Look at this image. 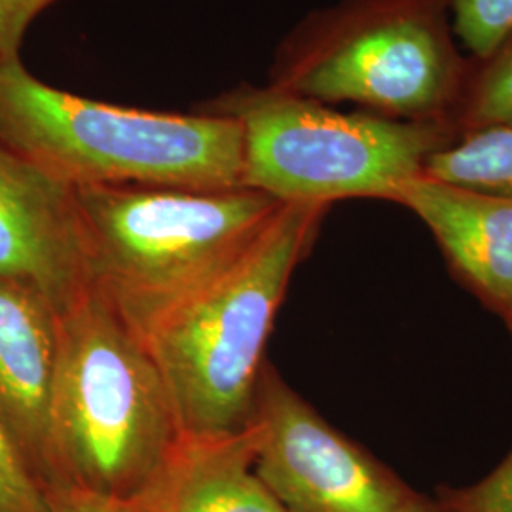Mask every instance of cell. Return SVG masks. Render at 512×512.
I'll use <instances>...</instances> for the list:
<instances>
[{
    "label": "cell",
    "instance_id": "cell-11",
    "mask_svg": "<svg viewBox=\"0 0 512 512\" xmlns=\"http://www.w3.org/2000/svg\"><path fill=\"white\" fill-rule=\"evenodd\" d=\"M256 427L183 435L128 512H289L255 471Z\"/></svg>",
    "mask_w": 512,
    "mask_h": 512
},
{
    "label": "cell",
    "instance_id": "cell-6",
    "mask_svg": "<svg viewBox=\"0 0 512 512\" xmlns=\"http://www.w3.org/2000/svg\"><path fill=\"white\" fill-rule=\"evenodd\" d=\"M207 110L234 116L241 124L243 186L279 202H391L435 152L459 135L448 122L340 112L272 86L230 93Z\"/></svg>",
    "mask_w": 512,
    "mask_h": 512
},
{
    "label": "cell",
    "instance_id": "cell-12",
    "mask_svg": "<svg viewBox=\"0 0 512 512\" xmlns=\"http://www.w3.org/2000/svg\"><path fill=\"white\" fill-rule=\"evenodd\" d=\"M444 183L512 198V122L469 129L435 152L423 171Z\"/></svg>",
    "mask_w": 512,
    "mask_h": 512
},
{
    "label": "cell",
    "instance_id": "cell-14",
    "mask_svg": "<svg viewBox=\"0 0 512 512\" xmlns=\"http://www.w3.org/2000/svg\"><path fill=\"white\" fill-rule=\"evenodd\" d=\"M454 35L471 59L486 57L512 31V0H448Z\"/></svg>",
    "mask_w": 512,
    "mask_h": 512
},
{
    "label": "cell",
    "instance_id": "cell-7",
    "mask_svg": "<svg viewBox=\"0 0 512 512\" xmlns=\"http://www.w3.org/2000/svg\"><path fill=\"white\" fill-rule=\"evenodd\" d=\"M253 423L256 475L289 512H404L416 494L270 366L260 376Z\"/></svg>",
    "mask_w": 512,
    "mask_h": 512
},
{
    "label": "cell",
    "instance_id": "cell-15",
    "mask_svg": "<svg viewBox=\"0 0 512 512\" xmlns=\"http://www.w3.org/2000/svg\"><path fill=\"white\" fill-rule=\"evenodd\" d=\"M0 512H52L46 490L0 418Z\"/></svg>",
    "mask_w": 512,
    "mask_h": 512
},
{
    "label": "cell",
    "instance_id": "cell-1",
    "mask_svg": "<svg viewBox=\"0 0 512 512\" xmlns=\"http://www.w3.org/2000/svg\"><path fill=\"white\" fill-rule=\"evenodd\" d=\"M183 435L147 342L90 289L61 315L44 488L71 484L126 505Z\"/></svg>",
    "mask_w": 512,
    "mask_h": 512
},
{
    "label": "cell",
    "instance_id": "cell-8",
    "mask_svg": "<svg viewBox=\"0 0 512 512\" xmlns=\"http://www.w3.org/2000/svg\"><path fill=\"white\" fill-rule=\"evenodd\" d=\"M0 277L59 315L92 289L76 188L2 139Z\"/></svg>",
    "mask_w": 512,
    "mask_h": 512
},
{
    "label": "cell",
    "instance_id": "cell-2",
    "mask_svg": "<svg viewBox=\"0 0 512 512\" xmlns=\"http://www.w3.org/2000/svg\"><path fill=\"white\" fill-rule=\"evenodd\" d=\"M329 205L285 202L249 247L143 336L184 435L251 425L275 315Z\"/></svg>",
    "mask_w": 512,
    "mask_h": 512
},
{
    "label": "cell",
    "instance_id": "cell-19",
    "mask_svg": "<svg viewBox=\"0 0 512 512\" xmlns=\"http://www.w3.org/2000/svg\"><path fill=\"white\" fill-rule=\"evenodd\" d=\"M404 512H442L439 507H437V503L433 501V499H429V497H425V495L414 494V497L410 499V503L406 505V509Z\"/></svg>",
    "mask_w": 512,
    "mask_h": 512
},
{
    "label": "cell",
    "instance_id": "cell-16",
    "mask_svg": "<svg viewBox=\"0 0 512 512\" xmlns=\"http://www.w3.org/2000/svg\"><path fill=\"white\" fill-rule=\"evenodd\" d=\"M433 501L442 512H512V450L490 475L463 488H440Z\"/></svg>",
    "mask_w": 512,
    "mask_h": 512
},
{
    "label": "cell",
    "instance_id": "cell-9",
    "mask_svg": "<svg viewBox=\"0 0 512 512\" xmlns=\"http://www.w3.org/2000/svg\"><path fill=\"white\" fill-rule=\"evenodd\" d=\"M439 241L469 287L505 315L512 306V198L444 183L425 173L395 192Z\"/></svg>",
    "mask_w": 512,
    "mask_h": 512
},
{
    "label": "cell",
    "instance_id": "cell-20",
    "mask_svg": "<svg viewBox=\"0 0 512 512\" xmlns=\"http://www.w3.org/2000/svg\"><path fill=\"white\" fill-rule=\"evenodd\" d=\"M503 317H505V319H507V323H509V329H511V332H512V306H511V308H509V311H507V313H505V315H503Z\"/></svg>",
    "mask_w": 512,
    "mask_h": 512
},
{
    "label": "cell",
    "instance_id": "cell-5",
    "mask_svg": "<svg viewBox=\"0 0 512 512\" xmlns=\"http://www.w3.org/2000/svg\"><path fill=\"white\" fill-rule=\"evenodd\" d=\"M469 65L448 0H340L285 38L270 86L387 118L452 124Z\"/></svg>",
    "mask_w": 512,
    "mask_h": 512
},
{
    "label": "cell",
    "instance_id": "cell-18",
    "mask_svg": "<svg viewBox=\"0 0 512 512\" xmlns=\"http://www.w3.org/2000/svg\"><path fill=\"white\" fill-rule=\"evenodd\" d=\"M44 490L52 512H128L118 501L86 492L71 484H50Z\"/></svg>",
    "mask_w": 512,
    "mask_h": 512
},
{
    "label": "cell",
    "instance_id": "cell-4",
    "mask_svg": "<svg viewBox=\"0 0 512 512\" xmlns=\"http://www.w3.org/2000/svg\"><path fill=\"white\" fill-rule=\"evenodd\" d=\"M0 139L74 188L243 186V129L220 112L128 109L61 92L0 61Z\"/></svg>",
    "mask_w": 512,
    "mask_h": 512
},
{
    "label": "cell",
    "instance_id": "cell-13",
    "mask_svg": "<svg viewBox=\"0 0 512 512\" xmlns=\"http://www.w3.org/2000/svg\"><path fill=\"white\" fill-rule=\"evenodd\" d=\"M512 122V31L486 57L471 59L452 116L458 133Z\"/></svg>",
    "mask_w": 512,
    "mask_h": 512
},
{
    "label": "cell",
    "instance_id": "cell-17",
    "mask_svg": "<svg viewBox=\"0 0 512 512\" xmlns=\"http://www.w3.org/2000/svg\"><path fill=\"white\" fill-rule=\"evenodd\" d=\"M59 0H0V61L19 59L29 25Z\"/></svg>",
    "mask_w": 512,
    "mask_h": 512
},
{
    "label": "cell",
    "instance_id": "cell-10",
    "mask_svg": "<svg viewBox=\"0 0 512 512\" xmlns=\"http://www.w3.org/2000/svg\"><path fill=\"white\" fill-rule=\"evenodd\" d=\"M61 315L37 294L0 277V418L42 486Z\"/></svg>",
    "mask_w": 512,
    "mask_h": 512
},
{
    "label": "cell",
    "instance_id": "cell-3",
    "mask_svg": "<svg viewBox=\"0 0 512 512\" xmlns=\"http://www.w3.org/2000/svg\"><path fill=\"white\" fill-rule=\"evenodd\" d=\"M90 287L145 336L234 262L285 202L249 188H76Z\"/></svg>",
    "mask_w": 512,
    "mask_h": 512
}]
</instances>
